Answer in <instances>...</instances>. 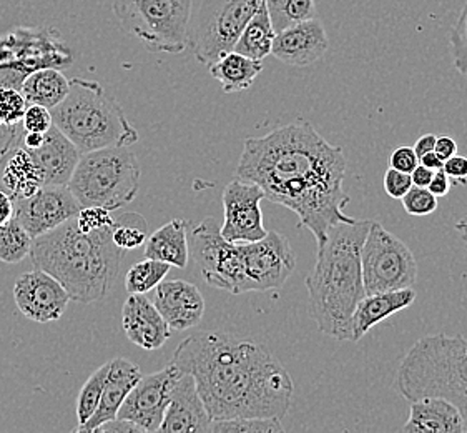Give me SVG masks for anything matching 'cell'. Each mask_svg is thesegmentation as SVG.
<instances>
[{
	"instance_id": "obj_27",
	"label": "cell",
	"mask_w": 467,
	"mask_h": 433,
	"mask_svg": "<svg viewBox=\"0 0 467 433\" xmlns=\"http://www.w3.org/2000/svg\"><path fill=\"white\" fill-rule=\"evenodd\" d=\"M262 70L263 60H254L236 50L210 64V74L220 82L224 94H236L250 89Z\"/></svg>"
},
{
	"instance_id": "obj_38",
	"label": "cell",
	"mask_w": 467,
	"mask_h": 433,
	"mask_svg": "<svg viewBox=\"0 0 467 433\" xmlns=\"http://www.w3.org/2000/svg\"><path fill=\"white\" fill-rule=\"evenodd\" d=\"M401 200L402 207L412 216H431L438 210V197L428 187L412 185Z\"/></svg>"
},
{
	"instance_id": "obj_13",
	"label": "cell",
	"mask_w": 467,
	"mask_h": 433,
	"mask_svg": "<svg viewBox=\"0 0 467 433\" xmlns=\"http://www.w3.org/2000/svg\"><path fill=\"white\" fill-rule=\"evenodd\" d=\"M182 372L170 362L167 367L141 377L123 400L117 418L137 425L141 432H159L175 385Z\"/></svg>"
},
{
	"instance_id": "obj_12",
	"label": "cell",
	"mask_w": 467,
	"mask_h": 433,
	"mask_svg": "<svg viewBox=\"0 0 467 433\" xmlns=\"http://www.w3.org/2000/svg\"><path fill=\"white\" fill-rule=\"evenodd\" d=\"M242 293L268 292L283 287L296 269V255L288 238L271 230L266 236L238 244Z\"/></svg>"
},
{
	"instance_id": "obj_29",
	"label": "cell",
	"mask_w": 467,
	"mask_h": 433,
	"mask_svg": "<svg viewBox=\"0 0 467 433\" xmlns=\"http://www.w3.org/2000/svg\"><path fill=\"white\" fill-rule=\"evenodd\" d=\"M275 37H276V30L271 24L270 14L263 0L262 5L244 26V32L236 40L234 50L254 60H265L271 54Z\"/></svg>"
},
{
	"instance_id": "obj_21",
	"label": "cell",
	"mask_w": 467,
	"mask_h": 433,
	"mask_svg": "<svg viewBox=\"0 0 467 433\" xmlns=\"http://www.w3.org/2000/svg\"><path fill=\"white\" fill-rule=\"evenodd\" d=\"M141 378L140 368L125 358H113L109 362V374L103 385L102 398L97 412L87 424L75 427L74 432L94 433L100 425L117 418L123 400Z\"/></svg>"
},
{
	"instance_id": "obj_4",
	"label": "cell",
	"mask_w": 467,
	"mask_h": 433,
	"mask_svg": "<svg viewBox=\"0 0 467 433\" xmlns=\"http://www.w3.org/2000/svg\"><path fill=\"white\" fill-rule=\"evenodd\" d=\"M112 227L82 232L72 218L32 240V264L62 283L72 301H102L115 287L125 252L113 242Z\"/></svg>"
},
{
	"instance_id": "obj_17",
	"label": "cell",
	"mask_w": 467,
	"mask_h": 433,
	"mask_svg": "<svg viewBox=\"0 0 467 433\" xmlns=\"http://www.w3.org/2000/svg\"><path fill=\"white\" fill-rule=\"evenodd\" d=\"M327 48L329 38L323 24L309 19L276 32L271 56L288 66L308 67L323 58Z\"/></svg>"
},
{
	"instance_id": "obj_48",
	"label": "cell",
	"mask_w": 467,
	"mask_h": 433,
	"mask_svg": "<svg viewBox=\"0 0 467 433\" xmlns=\"http://www.w3.org/2000/svg\"><path fill=\"white\" fill-rule=\"evenodd\" d=\"M436 135H432V133H426V135H422L420 137L416 143H414V152H416V155L418 157H422L424 153H430V152L434 151V145H436Z\"/></svg>"
},
{
	"instance_id": "obj_8",
	"label": "cell",
	"mask_w": 467,
	"mask_h": 433,
	"mask_svg": "<svg viewBox=\"0 0 467 433\" xmlns=\"http://www.w3.org/2000/svg\"><path fill=\"white\" fill-rule=\"evenodd\" d=\"M113 14L123 30L150 52L187 50L192 0H115Z\"/></svg>"
},
{
	"instance_id": "obj_43",
	"label": "cell",
	"mask_w": 467,
	"mask_h": 433,
	"mask_svg": "<svg viewBox=\"0 0 467 433\" xmlns=\"http://www.w3.org/2000/svg\"><path fill=\"white\" fill-rule=\"evenodd\" d=\"M442 170L448 175L451 184L452 182L464 184V182H467V157H462V155H458V153L449 157L448 161H444Z\"/></svg>"
},
{
	"instance_id": "obj_35",
	"label": "cell",
	"mask_w": 467,
	"mask_h": 433,
	"mask_svg": "<svg viewBox=\"0 0 467 433\" xmlns=\"http://www.w3.org/2000/svg\"><path fill=\"white\" fill-rule=\"evenodd\" d=\"M212 433H281L285 432L278 418H230L212 422Z\"/></svg>"
},
{
	"instance_id": "obj_42",
	"label": "cell",
	"mask_w": 467,
	"mask_h": 433,
	"mask_svg": "<svg viewBox=\"0 0 467 433\" xmlns=\"http://www.w3.org/2000/svg\"><path fill=\"white\" fill-rule=\"evenodd\" d=\"M389 164H391V169L411 174L412 170L420 165V157L416 155V152H414L412 147H398L391 153Z\"/></svg>"
},
{
	"instance_id": "obj_5",
	"label": "cell",
	"mask_w": 467,
	"mask_h": 433,
	"mask_svg": "<svg viewBox=\"0 0 467 433\" xmlns=\"http://www.w3.org/2000/svg\"><path fill=\"white\" fill-rule=\"evenodd\" d=\"M50 113L57 129L82 153L130 147L139 141V132L129 122L122 105L94 80H70L66 99Z\"/></svg>"
},
{
	"instance_id": "obj_23",
	"label": "cell",
	"mask_w": 467,
	"mask_h": 433,
	"mask_svg": "<svg viewBox=\"0 0 467 433\" xmlns=\"http://www.w3.org/2000/svg\"><path fill=\"white\" fill-rule=\"evenodd\" d=\"M404 433H462L464 418L458 407L441 396L412 400Z\"/></svg>"
},
{
	"instance_id": "obj_2",
	"label": "cell",
	"mask_w": 467,
	"mask_h": 433,
	"mask_svg": "<svg viewBox=\"0 0 467 433\" xmlns=\"http://www.w3.org/2000/svg\"><path fill=\"white\" fill-rule=\"evenodd\" d=\"M171 364L197 382L212 420L278 418L290 412L295 385L266 345L202 330L178 345Z\"/></svg>"
},
{
	"instance_id": "obj_36",
	"label": "cell",
	"mask_w": 467,
	"mask_h": 433,
	"mask_svg": "<svg viewBox=\"0 0 467 433\" xmlns=\"http://www.w3.org/2000/svg\"><path fill=\"white\" fill-rule=\"evenodd\" d=\"M27 100L14 87H0V127H14L22 122Z\"/></svg>"
},
{
	"instance_id": "obj_28",
	"label": "cell",
	"mask_w": 467,
	"mask_h": 433,
	"mask_svg": "<svg viewBox=\"0 0 467 433\" xmlns=\"http://www.w3.org/2000/svg\"><path fill=\"white\" fill-rule=\"evenodd\" d=\"M70 89V82L64 74L54 69H44L26 77L20 92L27 104L42 105L48 111L60 104Z\"/></svg>"
},
{
	"instance_id": "obj_50",
	"label": "cell",
	"mask_w": 467,
	"mask_h": 433,
	"mask_svg": "<svg viewBox=\"0 0 467 433\" xmlns=\"http://www.w3.org/2000/svg\"><path fill=\"white\" fill-rule=\"evenodd\" d=\"M420 165H424V167H428V169L441 170L442 169V165H444V161H441L440 157H438V153L432 151L430 153H424L422 157L420 159Z\"/></svg>"
},
{
	"instance_id": "obj_7",
	"label": "cell",
	"mask_w": 467,
	"mask_h": 433,
	"mask_svg": "<svg viewBox=\"0 0 467 433\" xmlns=\"http://www.w3.org/2000/svg\"><path fill=\"white\" fill-rule=\"evenodd\" d=\"M141 170L129 147L85 152L68 182L82 207L117 210L130 204L140 189Z\"/></svg>"
},
{
	"instance_id": "obj_14",
	"label": "cell",
	"mask_w": 467,
	"mask_h": 433,
	"mask_svg": "<svg viewBox=\"0 0 467 433\" xmlns=\"http://www.w3.org/2000/svg\"><path fill=\"white\" fill-rule=\"evenodd\" d=\"M265 192L256 184L234 177L223 190V226L222 236L228 242L244 244L260 240L268 234L263 226L262 200Z\"/></svg>"
},
{
	"instance_id": "obj_41",
	"label": "cell",
	"mask_w": 467,
	"mask_h": 433,
	"mask_svg": "<svg viewBox=\"0 0 467 433\" xmlns=\"http://www.w3.org/2000/svg\"><path fill=\"white\" fill-rule=\"evenodd\" d=\"M412 187L411 174L389 169L384 174V190L391 198L404 197Z\"/></svg>"
},
{
	"instance_id": "obj_11",
	"label": "cell",
	"mask_w": 467,
	"mask_h": 433,
	"mask_svg": "<svg viewBox=\"0 0 467 433\" xmlns=\"http://www.w3.org/2000/svg\"><path fill=\"white\" fill-rule=\"evenodd\" d=\"M188 245L190 255L208 285L234 295L242 293L240 248L222 236L216 218L206 216L193 227L188 234Z\"/></svg>"
},
{
	"instance_id": "obj_44",
	"label": "cell",
	"mask_w": 467,
	"mask_h": 433,
	"mask_svg": "<svg viewBox=\"0 0 467 433\" xmlns=\"http://www.w3.org/2000/svg\"><path fill=\"white\" fill-rule=\"evenodd\" d=\"M428 189H430L431 194H434L438 198L448 195L449 190H451V180L444 174V170L441 169L434 172Z\"/></svg>"
},
{
	"instance_id": "obj_3",
	"label": "cell",
	"mask_w": 467,
	"mask_h": 433,
	"mask_svg": "<svg viewBox=\"0 0 467 433\" xmlns=\"http://www.w3.org/2000/svg\"><path fill=\"white\" fill-rule=\"evenodd\" d=\"M371 222L355 218L331 227L318 244L317 262L305 280L309 313L331 339L351 342L353 313L366 297L361 247Z\"/></svg>"
},
{
	"instance_id": "obj_18",
	"label": "cell",
	"mask_w": 467,
	"mask_h": 433,
	"mask_svg": "<svg viewBox=\"0 0 467 433\" xmlns=\"http://www.w3.org/2000/svg\"><path fill=\"white\" fill-rule=\"evenodd\" d=\"M153 305L171 330L195 329L205 315V299L187 280H163L153 289Z\"/></svg>"
},
{
	"instance_id": "obj_37",
	"label": "cell",
	"mask_w": 467,
	"mask_h": 433,
	"mask_svg": "<svg viewBox=\"0 0 467 433\" xmlns=\"http://www.w3.org/2000/svg\"><path fill=\"white\" fill-rule=\"evenodd\" d=\"M451 56L454 67L467 77V4L451 30Z\"/></svg>"
},
{
	"instance_id": "obj_24",
	"label": "cell",
	"mask_w": 467,
	"mask_h": 433,
	"mask_svg": "<svg viewBox=\"0 0 467 433\" xmlns=\"http://www.w3.org/2000/svg\"><path fill=\"white\" fill-rule=\"evenodd\" d=\"M44 184V174L34 155L26 149H14L0 157V190L12 202L36 194Z\"/></svg>"
},
{
	"instance_id": "obj_26",
	"label": "cell",
	"mask_w": 467,
	"mask_h": 433,
	"mask_svg": "<svg viewBox=\"0 0 467 433\" xmlns=\"http://www.w3.org/2000/svg\"><path fill=\"white\" fill-rule=\"evenodd\" d=\"M143 254L147 259L165 262L170 267L185 269L190 260L187 222L173 218L169 224L160 227L155 234L145 240Z\"/></svg>"
},
{
	"instance_id": "obj_33",
	"label": "cell",
	"mask_w": 467,
	"mask_h": 433,
	"mask_svg": "<svg viewBox=\"0 0 467 433\" xmlns=\"http://www.w3.org/2000/svg\"><path fill=\"white\" fill-rule=\"evenodd\" d=\"M149 234L147 220L137 212L117 216L112 227V238L122 250H135L145 244Z\"/></svg>"
},
{
	"instance_id": "obj_22",
	"label": "cell",
	"mask_w": 467,
	"mask_h": 433,
	"mask_svg": "<svg viewBox=\"0 0 467 433\" xmlns=\"http://www.w3.org/2000/svg\"><path fill=\"white\" fill-rule=\"evenodd\" d=\"M28 152L40 165L46 185H68L82 155V152L78 151L72 141H68L56 125H52L47 132L44 133V142L40 147Z\"/></svg>"
},
{
	"instance_id": "obj_32",
	"label": "cell",
	"mask_w": 467,
	"mask_h": 433,
	"mask_svg": "<svg viewBox=\"0 0 467 433\" xmlns=\"http://www.w3.org/2000/svg\"><path fill=\"white\" fill-rule=\"evenodd\" d=\"M170 265L153 259L140 260L131 267L125 277V289L129 293H149L165 280Z\"/></svg>"
},
{
	"instance_id": "obj_52",
	"label": "cell",
	"mask_w": 467,
	"mask_h": 433,
	"mask_svg": "<svg viewBox=\"0 0 467 433\" xmlns=\"http://www.w3.org/2000/svg\"><path fill=\"white\" fill-rule=\"evenodd\" d=\"M459 410H461L462 418H464V432H467V398L459 406Z\"/></svg>"
},
{
	"instance_id": "obj_6",
	"label": "cell",
	"mask_w": 467,
	"mask_h": 433,
	"mask_svg": "<svg viewBox=\"0 0 467 433\" xmlns=\"http://www.w3.org/2000/svg\"><path fill=\"white\" fill-rule=\"evenodd\" d=\"M396 385L410 402L441 396L459 408L467 398V339L438 333L418 340L400 364Z\"/></svg>"
},
{
	"instance_id": "obj_9",
	"label": "cell",
	"mask_w": 467,
	"mask_h": 433,
	"mask_svg": "<svg viewBox=\"0 0 467 433\" xmlns=\"http://www.w3.org/2000/svg\"><path fill=\"white\" fill-rule=\"evenodd\" d=\"M263 0H192L188 48L203 66L232 52Z\"/></svg>"
},
{
	"instance_id": "obj_16",
	"label": "cell",
	"mask_w": 467,
	"mask_h": 433,
	"mask_svg": "<svg viewBox=\"0 0 467 433\" xmlns=\"http://www.w3.org/2000/svg\"><path fill=\"white\" fill-rule=\"evenodd\" d=\"M14 299L22 315L37 323L58 321L66 313L68 301H72L62 283L40 269L24 273L17 279L14 285Z\"/></svg>"
},
{
	"instance_id": "obj_46",
	"label": "cell",
	"mask_w": 467,
	"mask_h": 433,
	"mask_svg": "<svg viewBox=\"0 0 467 433\" xmlns=\"http://www.w3.org/2000/svg\"><path fill=\"white\" fill-rule=\"evenodd\" d=\"M434 152L438 153L441 161H448L449 157L458 153V143L451 137H438L436 145H434Z\"/></svg>"
},
{
	"instance_id": "obj_51",
	"label": "cell",
	"mask_w": 467,
	"mask_h": 433,
	"mask_svg": "<svg viewBox=\"0 0 467 433\" xmlns=\"http://www.w3.org/2000/svg\"><path fill=\"white\" fill-rule=\"evenodd\" d=\"M42 142H44V133L27 132L26 133V137H24V147H26L27 151H32V149L40 147Z\"/></svg>"
},
{
	"instance_id": "obj_31",
	"label": "cell",
	"mask_w": 467,
	"mask_h": 433,
	"mask_svg": "<svg viewBox=\"0 0 467 433\" xmlns=\"http://www.w3.org/2000/svg\"><path fill=\"white\" fill-rule=\"evenodd\" d=\"M32 237L20 226L19 220L12 216L7 224L0 226V262L19 264L32 248Z\"/></svg>"
},
{
	"instance_id": "obj_40",
	"label": "cell",
	"mask_w": 467,
	"mask_h": 433,
	"mask_svg": "<svg viewBox=\"0 0 467 433\" xmlns=\"http://www.w3.org/2000/svg\"><path fill=\"white\" fill-rule=\"evenodd\" d=\"M22 123L26 132L46 133L54 125V121H52V113L46 107L28 104L22 117Z\"/></svg>"
},
{
	"instance_id": "obj_20",
	"label": "cell",
	"mask_w": 467,
	"mask_h": 433,
	"mask_svg": "<svg viewBox=\"0 0 467 433\" xmlns=\"http://www.w3.org/2000/svg\"><path fill=\"white\" fill-rule=\"evenodd\" d=\"M122 325L127 339L147 352L161 349L171 337L169 323L145 293L129 295L123 303Z\"/></svg>"
},
{
	"instance_id": "obj_34",
	"label": "cell",
	"mask_w": 467,
	"mask_h": 433,
	"mask_svg": "<svg viewBox=\"0 0 467 433\" xmlns=\"http://www.w3.org/2000/svg\"><path fill=\"white\" fill-rule=\"evenodd\" d=\"M107 374H109V362L102 367L97 368L94 374L87 378L77 398V420H78L77 427L87 424L92 418V415L97 412L102 398Z\"/></svg>"
},
{
	"instance_id": "obj_49",
	"label": "cell",
	"mask_w": 467,
	"mask_h": 433,
	"mask_svg": "<svg viewBox=\"0 0 467 433\" xmlns=\"http://www.w3.org/2000/svg\"><path fill=\"white\" fill-rule=\"evenodd\" d=\"M12 216H14V202L5 192L0 190V226L7 224Z\"/></svg>"
},
{
	"instance_id": "obj_1",
	"label": "cell",
	"mask_w": 467,
	"mask_h": 433,
	"mask_svg": "<svg viewBox=\"0 0 467 433\" xmlns=\"http://www.w3.org/2000/svg\"><path fill=\"white\" fill-rule=\"evenodd\" d=\"M345 152L319 135L308 121L288 123L263 137H250L234 177L262 187L265 198L290 208L323 242L339 222H353L343 208L351 202L346 194Z\"/></svg>"
},
{
	"instance_id": "obj_39",
	"label": "cell",
	"mask_w": 467,
	"mask_h": 433,
	"mask_svg": "<svg viewBox=\"0 0 467 433\" xmlns=\"http://www.w3.org/2000/svg\"><path fill=\"white\" fill-rule=\"evenodd\" d=\"M77 227L82 232H95L105 227H112L115 218H113L110 210L103 207H82L80 212L75 216Z\"/></svg>"
},
{
	"instance_id": "obj_47",
	"label": "cell",
	"mask_w": 467,
	"mask_h": 433,
	"mask_svg": "<svg viewBox=\"0 0 467 433\" xmlns=\"http://www.w3.org/2000/svg\"><path fill=\"white\" fill-rule=\"evenodd\" d=\"M434 175V170L428 169L424 165H418L416 169L411 172L412 185H418V187H428L430 185L431 179Z\"/></svg>"
},
{
	"instance_id": "obj_19",
	"label": "cell",
	"mask_w": 467,
	"mask_h": 433,
	"mask_svg": "<svg viewBox=\"0 0 467 433\" xmlns=\"http://www.w3.org/2000/svg\"><path fill=\"white\" fill-rule=\"evenodd\" d=\"M212 422L213 420L198 394L195 378L182 372V375L171 388L170 404L159 432H210Z\"/></svg>"
},
{
	"instance_id": "obj_15",
	"label": "cell",
	"mask_w": 467,
	"mask_h": 433,
	"mask_svg": "<svg viewBox=\"0 0 467 433\" xmlns=\"http://www.w3.org/2000/svg\"><path fill=\"white\" fill-rule=\"evenodd\" d=\"M80 208L68 185H42L30 197L14 202V216L28 236L37 238L75 218Z\"/></svg>"
},
{
	"instance_id": "obj_45",
	"label": "cell",
	"mask_w": 467,
	"mask_h": 433,
	"mask_svg": "<svg viewBox=\"0 0 467 433\" xmlns=\"http://www.w3.org/2000/svg\"><path fill=\"white\" fill-rule=\"evenodd\" d=\"M95 432L135 433L141 432V430L137 425L131 424V422L120 420V418H113L110 422L100 425Z\"/></svg>"
},
{
	"instance_id": "obj_10",
	"label": "cell",
	"mask_w": 467,
	"mask_h": 433,
	"mask_svg": "<svg viewBox=\"0 0 467 433\" xmlns=\"http://www.w3.org/2000/svg\"><path fill=\"white\" fill-rule=\"evenodd\" d=\"M361 269L366 295L412 289L418 280L411 248L374 220L361 247Z\"/></svg>"
},
{
	"instance_id": "obj_25",
	"label": "cell",
	"mask_w": 467,
	"mask_h": 433,
	"mask_svg": "<svg viewBox=\"0 0 467 433\" xmlns=\"http://www.w3.org/2000/svg\"><path fill=\"white\" fill-rule=\"evenodd\" d=\"M416 301L414 289L391 292L371 293L361 299L351 321V342L363 339L378 323L393 317L394 313L411 307Z\"/></svg>"
},
{
	"instance_id": "obj_30",
	"label": "cell",
	"mask_w": 467,
	"mask_h": 433,
	"mask_svg": "<svg viewBox=\"0 0 467 433\" xmlns=\"http://www.w3.org/2000/svg\"><path fill=\"white\" fill-rule=\"evenodd\" d=\"M265 4L276 32L318 16L315 0H265Z\"/></svg>"
}]
</instances>
